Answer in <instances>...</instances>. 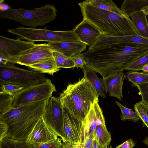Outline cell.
<instances>
[{
  "instance_id": "cell-1",
  "label": "cell",
  "mask_w": 148,
  "mask_h": 148,
  "mask_svg": "<svg viewBox=\"0 0 148 148\" xmlns=\"http://www.w3.org/2000/svg\"><path fill=\"white\" fill-rule=\"evenodd\" d=\"M148 54V44L124 43L115 36L102 34L83 53L85 67L106 78L123 71L132 63Z\"/></svg>"
},
{
  "instance_id": "cell-2",
  "label": "cell",
  "mask_w": 148,
  "mask_h": 148,
  "mask_svg": "<svg viewBox=\"0 0 148 148\" xmlns=\"http://www.w3.org/2000/svg\"><path fill=\"white\" fill-rule=\"evenodd\" d=\"M48 100L11 108L0 115V120L8 127L6 137L18 140H26L42 116Z\"/></svg>"
},
{
  "instance_id": "cell-3",
  "label": "cell",
  "mask_w": 148,
  "mask_h": 148,
  "mask_svg": "<svg viewBox=\"0 0 148 148\" xmlns=\"http://www.w3.org/2000/svg\"><path fill=\"white\" fill-rule=\"evenodd\" d=\"M78 5L83 19L95 25L103 34L110 36H139L129 17L100 9L84 1Z\"/></svg>"
},
{
  "instance_id": "cell-4",
  "label": "cell",
  "mask_w": 148,
  "mask_h": 148,
  "mask_svg": "<svg viewBox=\"0 0 148 148\" xmlns=\"http://www.w3.org/2000/svg\"><path fill=\"white\" fill-rule=\"evenodd\" d=\"M98 97L83 77L69 84L59 97L63 107L82 123L95 103L99 101Z\"/></svg>"
},
{
  "instance_id": "cell-5",
  "label": "cell",
  "mask_w": 148,
  "mask_h": 148,
  "mask_svg": "<svg viewBox=\"0 0 148 148\" xmlns=\"http://www.w3.org/2000/svg\"><path fill=\"white\" fill-rule=\"evenodd\" d=\"M57 10L53 5L47 4L32 10L10 8L0 11V16L18 23L22 25L36 28L53 21L57 17Z\"/></svg>"
},
{
  "instance_id": "cell-6",
  "label": "cell",
  "mask_w": 148,
  "mask_h": 148,
  "mask_svg": "<svg viewBox=\"0 0 148 148\" xmlns=\"http://www.w3.org/2000/svg\"><path fill=\"white\" fill-rule=\"evenodd\" d=\"M47 79L39 71L22 69L12 63L0 64V84H14L24 89L42 83Z\"/></svg>"
},
{
  "instance_id": "cell-7",
  "label": "cell",
  "mask_w": 148,
  "mask_h": 148,
  "mask_svg": "<svg viewBox=\"0 0 148 148\" xmlns=\"http://www.w3.org/2000/svg\"><path fill=\"white\" fill-rule=\"evenodd\" d=\"M7 31L17 36L18 38L33 42L44 41L48 43L62 42H80L73 30L56 31L47 29L18 27Z\"/></svg>"
},
{
  "instance_id": "cell-8",
  "label": "cell",
  "mask_w": 148,
  "mask_h": 148,
  "mask_svg": "<svg viewBox=\"0 0 148 148\" xmlns=\"http://www.w3.org/2000/svg\"><path fill=\"white\" fill-rule=\"evenodd\" d=\"M56 91L55 85L48 78L44 82L24 88L14 97L11 108L36 102L49 100Z\"/></svg>"
},
{
  "instance_id": "cell-9",
  "label": "cell",
  "mask_w": 148,
  "mask_h": 148,
  "mask_svg": "<svg viewBox=\"0 0 148 148\" xmlns=\"http://www.w3.org/2000/svg\"><path fill=\"white\" fill-rule=\"evenodd\" d=\"M36 45L34 42L22 40L19 38L14 39L0 35V64L12 63Z\"/></svg>"
},
{
  "instance_id": "cell-10",
  "label": "cell",
  "mask_w": 148,
  "mask_h": 148,
  "mask_svg": "<svg viewBox=\"0 0 148 148\" xmlns=\"http://www.w3.org/2000/svg\"><path fill=\"white\" fill-rule=\"evenodd\" d=\"M42 117L46 123L55 130L64 142L63 107L59 97H52L49 99Z\"/></svg>"
},
{
  "instance_id": "cell-11",
  "label": "cell",
  "mask_w": 148,
  "mask_h": 148,
  "mask_svg": "<svg viewBox=\"0 0 148 148\" xmlns=\"http://www.w3.org/2000/svg\"><path fill=\"white\" fill-rule=\"evenodd\" d=\"M64 143L72 145L83 142L82 123L63 107Z\"/></svg>"
},
{
  "instance_id": "cell-12",
  "label": "cell",
  "mask_w": 148,
  "mask_h": 148,
  "mask_svg": "<svg viewBox=\"0 0 148 148\" xmlns=\"http://www.w3.org/2000/svg\"><path fill=\"white\" fill-rule=\"evenodd\" d=\"M59 137L55 130L46 123L42 116L26 141L30 145H41L54 141Z\"/></svg>"
},
{
  "instance_id": "cell-13",
  "label": "cell",
  "mask_w": 148,
  "mask_h": 148,
  "mask_svg": "<svg viewBox=\"0 0 148 148\" xmlns=\"http://www.w3.org/2000/svg\"><path fill=\"white\" fill-rule=\"evenodd\" d=\"M52 57V51L47 43L38 44L12 63L28 67Z\"/></svg>"
},
{
  "instance_id": "cell-14",
  "label": "cell",
  "mask_w": 148,
  "mask_h": 148,
  "mask_svg": "<svg viewBox=\"0 0 148 148\" xmlns=\"http://www.w3.org/2000/svg\"><path fill=\"white\" fill-rule=\"evenodd\" d=\"M72 30L80 42L89 47L94 44L102 34L97 27L86 19H83Z\"/></svg>"
},
{
  "instance_id": "cell-15",
  "label": "cell",
  "mask_w": 148,
  "mask_h": 148,
  "mask_svg": "<svg viewBox=\"0 0 148 148\" xmlns=\"http://www.w3.org/2000/svg\"><path fill=\"white\" fill-rule=\"evenodd\" d=\"M120 71L106 78H101L104 90L111 97L121 100L123 98L122 88L125 75Z\"/></svg>"
},
{
  "instance_id": "cell-16",
  "label": "cell",
  "mask_w": 148,
  "mask_h": 148,
  "mask_svg": "<svg viewBox=\"0 0 148 148\" xmlns=\"http://www.w3.org/2000/svg\"><path fill=\"white\" fill-rule=\"evenodd\" d=\"M52 51L69 57L78 55L86 50V45L81 42H62L48 43Z\"/></svg>"
},
{
  "instance_id": "cell-17",
  "label": "cell",
  "mask_w": 148,
  "mask_h": 148,
  "mask_svg": "<svg viewBox=\"0 0 148 148\" xmlns=\"http://www.w3.org/2000/svg\"><path fill=\"white\" fill-rule=\"evenodd\" d=\"M84 72V77L90 83L95 93L103 98H106L105 91L101 78L98 77L95 71L85 67L82 69Z\"/></svg>"
},
{
  "instance_id": "cell-18",
  "label": "cell",
  "mask_w": 148,
  "mask_h": 148,
  "mask_svg": "<svg viewBox=\"0 0 148 148\" xmlns=\"http://www.w3.org/2000/svg\"><path fill=\"white\" fill-rule=\"evenodd\" d=\"M82 125L83 142L88 137H91L94 139L97 123L94 105L83 122Z\"/></svg>"
},
{
  "instance_id": "cell-19",
  "label": "cell",
  "mask_w": 148,
  "mask_h": 148,
  "mask_svg": "<svg viewBox=\"0 0 148 148\" xmlns=\"http://www.w3.org/2000/svg\"><path fill=\"white\" fill-rule=\"evenodd\" d=\"M146 16L141 11L133 13L130 17L139 36L148 39V22Z\"/></svg>"
},
{
  "instance_id": "cell-20",
  "label": "cell",
  "mask_w": 148,
  "mask_h": 148,
  "mask_svg": "<svg viewBox=\"0 0 148 148\" xmlns=\"http://www.w3.org/2000/svg\"><path fill=\"white\" fill-rule=\"evenodd\" d=\"M28 67L32 70L42 73H47L51 75L60 70V69L57 66L53 56L32 65Z\"/></svg>"
},
{
  "instance_id": "cell-21",
  "label": "cell",
  "mask_w": 148,
  "mask_h": 148,
  "mask_svg": "<svg viewBox=\"0 0 148 148\" xmlns=\"http://www.w3.org/2000/svg\"><path fill=\"white\" fill-rule=\"evenodd\" d=\"M147 6L148 0H125L120 9L125 16L130 17L133 13L141 11Z\"/></svg>"
},
{
  "instance_id": "cell-22",
  "label": "cell",
  "mask_w": 148,
  "mask_h": 148,
  "mask_svg": "<svg viewBox=\"0 0 148 148\" xmlns=\"http://www.w3.org/2000/svg\"><path fill=\"white\" fill-rule=\"evenodd\" d=\"M94 140L98 142L101 148H104L110 144L111 135L105 124L97 125L95 132Z\"/></svg>"
},
{
  "instance_id": "cell-23",
  "label": "cell",
  "mask_w": 148,
  "mask_h": 148,
  "mask_svg": "<svg viewBox=\"0 0 148 148\" xmlns=\"http://www.w3.org/2000/svg\"><path fill=\"white\" fill-rule=\"evenodd\" d=\"M84 2L98 8L125 15L117 5L111 0H86Z\"/></svg>"
},
{
  "instance_id": "cell-24",
  "label": "cell",
  "mask_w": 148,
  "mask_h": 148,
  "mask_svg": "<svg viewBox=\"0 0 148 148\" xmlns=\"http://www.w3.org/2000/svg\"><path fill=\"white\" fill-rule=\"evenodd\" d=\"M52 53L57 66L59 68H69L75 67V64L72 57L66 56L56 51H52Z\"/></svg>"
},
{
  "instance_id": "cell-25",
  "label": "cell",
  "mask_w": 148,
  "mask_h": 148,
  "mask_svg": "<svg viewBox=\"0 0 148 148\" xmlns=\"http://www.w3.org/2000/svg\"><path fill=\"white\" fill-rule=\"evenodd\" d=\"M0 148H31L26 140H18L7 137L0 140Z\"/></svg>"
},
{
  "instance_id": "cell-26",
  "label": "cell",
  "mask_w": 148,
  "mask_h": 148,
  "mask_svg": "<svg viewBox=\"0 0 148 148\" xmlns=\"http://www.w3.org/2000/svg\"><path fill=\"white\" fill-rule=\"evenodd\" d=\"M115 102L121 110V120H130L134 122H137L140 120V117L135 111L134 112L132 109L124 107L117 101H115Z\"/></svg>"
},
{
  "instance_id": "cell-27",
  "label": "cell",
  "mask_w": 148,
  "mask_h": 148,
  "mask_svg": "<svg viewBox=\"0 0 148 148\" xmlns=\"http://www.w3.org/2000/svg\"><path fill=\"white\" fill-rule=\"evenodd\" d=\"M126 77L135 86L148 81V74L142 73L129 71L127 73Z\"/></svg>"
},
{
  "instance_id": "cell-28",
  "label": "cell",
  "mask_w": 148,
  "mask_h": 148,
  "mask_svg": "<svg viewBox=\"0 0 148 148\" xmlns=\"http://www.w3.org/2000/svg\"><path fill=\"white\" fill-rule=\"evenodd\" d=\"M134 109L148 129V106L141 101L135 104Z\"/></svg>"
},
{
  "instance_id": "cell-29",
  "label": "cell",
  "mask_w": 148,
  "mask_h": 148,
  "mask_svg": "<svg viewBox=\"0 0 148 148\" xmlns=\"http://www.w3.org/2000/svg\"><path fill=\"white\" fill-rule=\"evenodd\" d=\"M14 100L13 96L7 94L0 93V115L12 108Z\"/></svg>"
},
{
  "instance_id": "cell-30",
  "label": "cell",
  "mask_w": 148,
  "mask_h": 148,
  "mask_svg": "<svg viewBox=\"0 0 148 148\" xmlns=\"http://www.w3.org/2000/svg\"><path fill=\"white\" fill-rule=\"evenodd\" d=\"M23 89L14 84H0V93L7 94L14 97Z\"/></svg>"
},
{
  "instance_id": "cell-31",
  "label": "cell",
  "mask_w": 148,
  "mask_h": 148,
  "mask_svg": "<svg viewBox=\"0 0 148 148\" xmlns=\"http://www.w3.org/2000/svg\"><path fill=\"white\" fill-rule=\"evenodd\" d=\"M31 148H66L65 144L60 137L52 142L41 145H30Z\"/></svg>"
},
{
  "instance_id": "cell-32",
  "label": "cell",
  "mask_w": 148,
  "mask_h": 148,
  "mask_svg": "<svg viewBox=\"0 0 148 148\" xmlns=\"http://www.w3.org/2000/svg\"><path fill=\"white\" fill-rule=\"evenodd\" d=\"M148 64V54L132 63L125 70L134 71L142 70V68Z\"/></svg>"
},
{
  "instance_id": "cell-33",
  "label": "cell",
  "mask_w": 148,
  "mask_h": 148,
  "mask_svg": "<svg viewBox=\"0 0 148 148\" xmlns=\"http://www.w3.org/2000/svg\"><path fill=\"white\" fill-rule=\"evenodd\" d=\"M138 88L142 97L141 101L148 106V81L136 86Z\"/></svg>"
},
{
  "instance_id": "cell-34",
  "label": "cell",
  "mask_w": 148,
  "mask_h": 148,
  "mask_svg": "<svg viewBox=\"0 0 148 148\" xmlns=\"http://www.w3.org/2000/svg\"><path fill=\"white\" fill-rule=\"evenodd\" d=\"M83 53H81L72 57L75 64V67L82 69L87 64V62L83 56Z\"/></svg>"
},
{
  "instance_id": "cell-35",
  "label": "cell",
  "mask_w": 148,
  "mask_h": 148,
  "mask_svg": "<svg viewBox=\"0 0 148 148\" xmlns=\"http://www.w3.org/2000/svg\"><path fill=\"white\" fill-rule=\"evenodd\" d=\"M8 127L4 122L0 120V140L6 137Z\"/></svg>"
},
{
  "instance_id": "cell-36",
  "label": "cell",
  "mask_w": 148,
  "mask_h": 148,
  "mask_svg": "<svg viewBox=\"0 0 148 148\" xmlns=\"http://www.w3.org/2000/svg\"><path fill=\"white\" fill-rule=\"evenodd\" d=\"M135 145L134 141L130 138L121 145L116 146L115 148H133Z\"/></svg>"
},
{
  "instance_id": "cell-37",
  "label": "cell",
  "mask_w": 148,
  "mask_h": 148,
  "mask_svg": "<svg viewBox=\"0 0 148 148\" xmlns=\"http://www.w3.org/2000/svg\"><path fill=\"white\" fill-rule=\"evenodd\" d=\"M94 138L91 137L86 138L83 143L85 148H92Z\"/></svg>"
},
{
  "instance_id": "cell-38",
  "label": "cell",
  "mask_w": 148,
  "mask_h": 148,
  "mask_svg": "<svg viewBox=\"0 0 148 148\" xmlns=\"http://www.w3.org/2000/svg\"><path fill=\"white\" fill-rule=\"evenodd\" d=\"M4 0H1L0 1V11H4L8 10L11 8L10 6L7 4L3 3Z\"/></svg>"
},
{
  "instance_id": "cell-39",
  "label": "cell",
  "mask_w": 148,
  "mask_h": 148,
  "mask_svg": "<svg viewBox=\"0 0 148 148\" xmlns=\"http://www.w3.org/2000/svg\"><path fill=\"white\" fill-rule=\"evenodd\" d=\"M73 148H85L83 143L71 145Z\"/></svg>"
},
{
  "instance_id": "cell-40",
  "label": "cell",
  "mask_w": 148,
  "mask_h": 148,
  "mask_svg": "<svg viewBox=\"0 0 148 148\" xmlns=\"http://www.w3.org/2000/svg\"><path fill=\"white\" fill-rule=\"evenodd\" d=\"M141 11L146 15H148V6L143 8Z\"/></svg>"
},
{
  "instance_id": "cell-41",
  "label": "cell",
  "mask_w": 148,
  "mask_h": 148,
  "mask_svg": "<svg viewBox=\"0 0 148 148\" xmlns=\"http://www.w3.org/2000/svg\"><path fill=\"white\" fill-rule=\"evenodd\" d=\"M100 147L98 142L94 140L92 148H99Z\"/></svg>"
},
{
  "instance_id": "cell-42",
  "label": "cell",
  "mask_w": 148,
  "mask_h": 148,
  "mask_svg": "<svg viewBox=\"0 0 148 148\" xmlns=\"http://www.w3.org/2000/svg\"><path fill=\"white\" fill-rule=\"evenodd\" d=\"M142 70L144 72L148 73V64L145 65L142 69Z\"/></svg>"
},
{
  "instance_id": "cell-43",
  "label": "cell",
  "mask_w": 148,
  "mask_h": 148,
  "mask_svg": "<svg viewBox=\"0 0 148 148\" xmlns=\"http://www.w3.org/2000/svg\"><path fill=\"white\" fill-rule=\"evenodd\" d=\"M143 142L146 144L148 146V136L143 140Z\"/></svg>"
},
{
  "instance_id": "cell-44",
  "label": "cell",
  "mask_w": 148,
  "mask_h": 148,
  "mask_svg": "<svg viewBox=\"0 0 148 148\" xmlns=\"http://www.w3.org/2000/svg\"><path fill=\"white\" fill-rule=\"evenodd\" d=\"M66 148H73L71 145L65 144Z\"/></svg>"
},
{
  "instance_id": "cell-45",
  "label": "cell",
  "mask_w": 148,
  "mask_h": 148,
  "mask_svg": "<svg viewBox=\"0 0 148 148\" xmlns=\"http://www.w3.org/2000/svg\"><path fill=\"white\" fill-rule=\"evenodd\" d=\"M112 148V147L111 146H108V147H105V148Z\"/></svg>"
},
{
  "instance_id": "cell-46",
  "label": "cell",
  "mask_w": 148,
  "mask_h": 148,
  "mask_svg": "<svg viewBox=\"0 0 148 148\" xmlns=\"http://www.w3.org/2000/svg\"><path fill=\"white\" fill-rule=\"evenodd\" d=\"M101 148L100 147V148Z\"/></svg>"
}]
</instances>
